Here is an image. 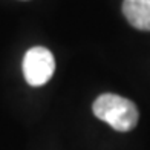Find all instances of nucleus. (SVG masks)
Segmentation results:
<instances>
[{"label":"nucleus","instance_id":"obj_1","mask_svg":"<svg viewBox=\"0 0 150 150\" xmlns=\"http://www.w3.org/2000/svg\"><path fill=\"white\" fill-rule=\"evenodd\" d=\"M93 115L118 132H129L138 124V109L130 100L115 93H103L92 106Z\"/></svg>","mask_w":150,"mask_h":150},{"label":"nucleus","instance_id":"obj_2","mask_svg":"<svg viewBox=\"0 0 150 150\" xmlns=\"http://www.w3.org/2000/svg\"><path fill=\"white\" fill-rule=\"evenodd\" d=\"M55 71V60L49 49L43 46H34L25 54L23 75L31 86H43L51 80Z\"/></svg>","mask_w":150,"mask_h":150},{"label":"nucleus","instance_id":"obj_3","mask_svg":"<svg viewBox=\"0 0 150 150\" xmlns=\"http://www.w3.org/2000/svg\"><path fill=\"white\" fill-rule=\"evenodd\" d=\"M122 14L133 28L150 31V0H124Z\"/></svg>","mask_w":150,"mask_h":150}]
</instances>
